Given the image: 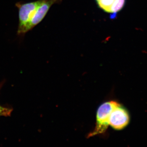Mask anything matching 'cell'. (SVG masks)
Returning a JSON list of instances; mask_svg holds the SVG:
<instances>
[{
    "label": "cell",
    "instance_id": "6",
    "mask_svg": "<svg viewBox=\"0 0 147 147\" xmlns=\"http://www.w3.org/2000/svg\"><path fill=\"white\" fill-rule=\"evenodd\" d=\"M12 108L3 107L0 105V117H9L12 113Z\"/></svg>",
    "mask_w": 147,
    "mask_h": 147
},
{
    "label": "cell",
    "instance_id": "2",
    "mask_svg": "<svg viewBox=\"0 0 147 147\" xmlns=\"http://www.w3.org/2000/svg\"><path fill=\"white\" fill-rule=\"evenodd\" d=\"M45 0H38L34 2L21 4L17 3L16 5L18 9L19 25L17 33L23 34L26 33L27 26L30 21L35 12Z\"/></svg>",
    "mask_w": 147,
    "mask_h": 147
},
{
    "label": "cell",
    "instance_id": "3",
    "mask_svg": "<svg viewBox=\"0 0 147 147\" xmlns=\"http://www.w3.org/2000/svg\"><path fill=\"white\" fill-rule=\"evenodd\" d=\"M129 120V116L126 110L119 104L111 113L109 125L115 129L120 130L127 125Z\"/></svg>",
    "mask_w": 147,
    "mask_h": 147
},
{
    "label": "cell",
    "instance_id": "4",
    "mask_svg": "<svg viewBox=\"0 0 147 147\" xmlns=\"http://www.w3.org/2000/svg\"><path fill=\"white\" fill-rule=\"evenodd\" d=\"M61 1V0H45L37 9L27 26L26 32H27L39 24L46 16L51 6Z\"/></svg>",
    "mask_w": 147,
    "mask_h": 147
},
{
    "label": "cell",
    "instance_id": "1",
    "mask_svg": "<svg viewBox=\"0 0 147 147\" xmlns=\"http://www.w3.org/2000/svg\"><path fill=\"white\" fill-rule=\"evenodd\" d=\"M118 104L115 101H110L104 102L100 105L96 114V124L94 130L90 133L89 137L102 134L106 131L109 125L111 113Z\"/></svg>",
    "mask_w": 147,
    "mask_h": 147
},
{
    "label": "cell",
    "instance_id": "5",
    "mask_svg": "<svg viewBox=\"0 0 147 147\" xmlns=\"http://www.w3.org/2000/svg\"><path fill=\"white\" fill-rule=\"evenodd\" d=\"M99 7L105 12L116 13L123 8L125 0H96Z\"/></svg>",
    "mask_w": 147,
    "mask_h": 147
}]
</instances>
